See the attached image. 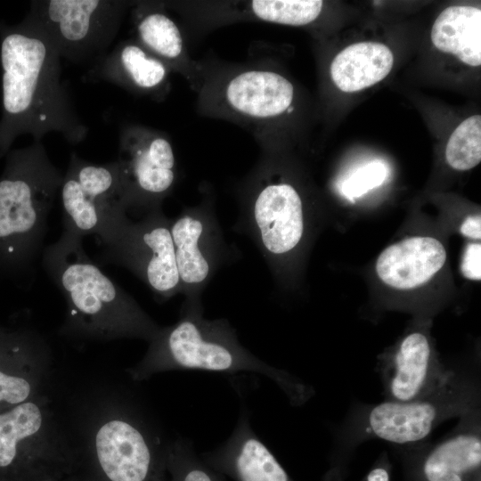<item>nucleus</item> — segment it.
I'll return each instance as SVG.
<instances>
[{
	"label": "nucleus",
	"instance_id": "1",
	"mask_svg": "<svg viewBox=\"0 0 481 481\" xmlns=\"http://www.w3.org/2000/svg\"><path fill=\"white\" fill-rule=\"evenodd\" d=\"M61 58L26 17L16 25L0 22V155L21 135L42 142L46 134L57 132L70 143L86 137L88 128L61 81Z\"/></svg>",
	"mask_w": 481,
	"mask_h": 481
},
{
	"label": "nucleus",
	"instance_id": "2",
	"mask_svg": "<svg viewBox=\"0 0 481 481\" xmlns=\"http://www.w3.org/2000/svg\"><path fill=\"white\" fill-rule=\"evenodd\" d=\"M80 409L77 432L76 477L86 481H167L169 440L131 398L101 392Z\"/></svg>",
	"mask_w": 481,
	"mask_h": 481
},
{
	"label": "nucleus",
	"instance_id": "3",
	"mask_svg": "<svg viewBox=\"0 0 481 481\" xmlns=\"http://www.w3.org/2000/svg\"><path fill=\"white\" fill-rule=\"evenodd\" d=\"M45 266L64 295L61 331L86 338L151 341L161 326L88 257L82 237L64 230L44 254Z\"/></svg>",
	"mask_w": 481,
	"mask_h": 481
},
{
	"label": "nucleus",
	"instance_id": "4",
	"mask_svg": "<svg viewBox=\"0 0 481 481\" xmlns=\"http://www.w3.org/2000/svg\"><path fill=\"white\" fill-rule=\"evenodd\" d=\"M203 314L201 299H184L179 320L161 327L143 359L127 370L132 379L141 381L173 370L246 371L270 378L293 404H301L311 395V388L300 379L267 364L241 346L227 320H208Z\"/></svg>",
	"mask_w": 481,
	"mask_h": 481
},
{
	"label": "nucleus",
	"instance_id": "5",
	"mask_svg": "<svg viewBox=\"0 0 481 481\" xmlns=\"http://www.w3.org/2000/svg\"><path fill=\"white\" fill-rule=\"evenodd\" d=\"M201 61L204 72L196 92L198 111L242 127L264 153H272L280 120L295 110L292 82L264 60L243 63Z\"/></svg>",
	"mask_w": 481,
	"mask_h": 481
},
{
	"label": "nucleus",
	"instance_id": "6",
	"mask_svg": "<svg viewBox=\"0 0 481 481\" xmlns=\"http://www.w3.org/2000/svg\"><path fill=\"white\" fill-rule=\"evenodd\" d=\"M69 428L46 394L0 412V481H46L77 475Z\"/></svg>",
	"mask_w": 481,
	"mask_h": 481
},
{
	"label": "nucleus",
	"instance_id": "7",
	"mask_svg": "<svg viewBox=\"0 0 481 481\" xmlns=\"http://www.w3.org/2000/svg\"><path fill=\"white\" fill-rule=\"evenodd\" d=\"M240 216L233 229L246 234L271 268L299 248L306 233L304 201L278 172L272 156L262 154L237 189Z\"/></svg>",
	"mask_w": 481,
	"mask_h": 481
},
{
	"label": "nucleus",
	"instance_id": "8",
	"mask_svg": "<svg viewBox=\"0 0 481 481\" xmlns=\"http://www.w3.org/2000/svg\"><path fill=\"white\" fill-rule=\"evenodd\" d=\"M477 382L454 371L430 393L407 401H384L358 412L346 424V441L378 438L395 444L423 441L443 421L480 408Z\"/></svg>",
	"mask_w": 481,
	"mask_h": 481
},
{
	"label": "nucleus",
	"instance_id": "9",
	"mask_svg": "<svg viewBox=\"0 0 481 481\" xmlns=\"http://www.w3.org/2000/svg\"><path fill=\"white\" fill-rule=\"evenodd\" d=\"M62 180L41 141L8 153L0 180V241L8 254L39 245Z\"/></svg>",
	"mask_w": 481,
	"mask_h": 481
},
{
	"label": "nucleus",
	"instance_id": "10",
	"mask_svg": "<svg viewBox=\"0 0 481 481\" xmlns=\"http://www.w3.org/2000/svg\"><path fill=\"white\" fill-rule=\"evenodd\" d=\"M118 208L98 235L108 257L143 281L161 300L181 293L171 234V219L162 208L145 213L139 221Z\"/></svg>",
	"mask_w": 481,
	"mask_h": 481
},
{
	"label": "nucleus",
	"instance_id": "11",
	"mask_svg": "<svg viewBox=\"0 0 481 481\" xmlns=\"http://www.w3.org/2000/svg\"><path fill=\"white\" fill-rule=\"evenodd\" d=\"M134 2L118 0L33 1L26 18L51 41L61 57L95 63L115 39Z\"/></svg>",
	"mask_w": 481,
	"mask_h": 481
},
{
	"label": "nucleus",
	"instance_id": "12",
	"mask_svg": "<svg viewBox=\"0 0 481 481\" xmlns=\"http://www.w3.org/2000/svg\"><path fill=\"white\" fill-rule=\"evenodd\" d=\"M126 210L147 213L160 208L177 181V163L166 134L138 125L123 126L117 160Z\"/></svg>",
	"mask_w": 481,
	"mask_h": 481
},
{
	"label": "nucleus",
	"instance_id": "13",
	"mask_svg": "<svg viewBox=\"0 0 481 481\" xmlns=\"http://www.w3.org/2000/svg\"><path fill=\"white\" fill-rule=\"evenodd\" d=\"M171 234L181 293L187 300L201 299L202 291L232 256L216 215L214 195L204 191L198 205L184 207L171 219Z\"/></svg>",
	"mask_w": 481,
	"mask_h": 481
},
{
	"label": "nucleus",
	"instance_id": "14",
	"mask_svg": "<svg viewBox=\"0 0 481 481\" xmlns=\"http://www.w3.org/2000/svg\"><path fill=\"white\" fill-rule=\"evenodd\" d=\"M168 9L200 30L242 21L306 26L321 15L320 0H251L166 2Z\"/></svg>",
	"mask_w": 481,
	"mask_h": 481
},
{
	"label": "nucleus",
	"instance_id": "15",
	"mask_svg": "<svg viewBox=\"0 0 481 481\" xmlns=\"http://www.w3.org/2000/svg\"><path fill=\"white\" fill-rule=\"evenodd\" d=\"M378 371L386 401L407 402L442 385L455 370L445 368L428 338L420 331L406 335L395 351L384 357Z\"/></svg>",
	"mask_w": 481,
	"mask_h": 481
},
{
	"label": "nucleus",
	"instance_id": "16",
	"mask_svg": "<svg viewBox=\"0 0 481 481\" xmlns=\"http://www.w3.org/2000/svg\"><path fill=\"white\" fill-rule=\"evenodd\" d=\"M50 370V350L39 335H0V412L44 394Z\"/></svg>",
	"mask_w": 481,
	"mask_h": 481
},
{
	"label": "nucleus",
	"instance_id": "17",
	"mask_svg": "<svg viewBox=\"0 0 481 481\" xmlns=\"http://www.w3.org/2000/svg\"><path fill=\"white\" fill-rule=\"evenodd\" d=\"M131 11L135 39L172 72L182 76L196 93L203 79V63L192 57L183 32L165 2L134 1Z\"/></svg>",
	"mask_w": 481,
	"mask_h": 481
},
{
	"label": "nucleus",
	"instance_id": "18",
	"mask_svg": "<svg viewBox=\"0 0 481 481\" xmlns=\"http://www.w3.org/2000/svg\"><path fill=\"white\" fill-rule=\"evenodd\" d=\"M200 457L210 468L235 481H293L253 431L244 407L226 442Z\"/></svg>",
	"mask_w": 481,
	"mask_h": 481
},
{
	"label": "nucleus",
	"instance_id": "19",
	"mask_svg": "<svg viewBox=\"0 0 481 481\" xmlns=\"http://www.w3.org/2000/svg\"><path fill=\"white\" fill-rule=\"evenodd\" d=\"M170 69L135 38L119 42L98 61L94 76L132 94L161 102L170 91Z\"/></svg>",
	"mask_w": 481,
	"mask_h": 481
},
{
	"label": "nucleus",
	"instance_id": "20",
	"mask_svg": "<svg viewBox=\"0 0 481 481\" xmlns=\"http://www.w3.org/2000/svg\"><path fill=\"white\" fill-rule=\"evenodd\" d=\"M481 465L480 408L459 418L456 428L423 458L425 481H469Z\"/></svg>",
	"mask_w": 481,
	"mask_h": 481
},
{
	"label": "nucleus",
	"instance_id": "21",
	"mask_svg": "<svg viewBox=\"0 0 481 481\" xmlns=\"http://www.w3.org/2000/svg\"><path fill=\"white\" fill-rule=\"evenodd\" d=\"M446 251L431 237H412L387 247L379 255L376 271L386 284L410 289L424 284L444 265Z\"/></svg>",
	"mask_w": 481,
	"mask_h": 481
},
{
	"label": "nucleus",
	"instance_id": "22",
	"mask_svg": "<svg viewBox=\"0 0 481 481\" xmlns=\"http://www.w3.org/2000/svg\"><path fill=\"white\" fill-rule=\"evenodd\" d=\"M393 64L394 55L387 45L360 42L346 46L334 57L330 73L339 90L353 93L383 80Z\"/></svg>",
	"mask_w": 481,
	"mask_h": 481
},
{
	"label": "nucleus",
	"instance_id": "23",
	"mask_svg": "<svg viewBox=\"0 0 481 481\" xmlns=\"http://www.w3.org/2000/svg\"><path fill=\"white\" fill-rule=\"evenodd\" d=\"M436 48L463 63L481 65V10L470 5L449 6L438 15L431 30Z\"/></svg>",
	"mask_w": 481,
	"mask_h": 481
},
{
	"label": "nucleus",
	"instance_id": "24",
	"mask_svg": "<svg viewBox=\"0 0 481 481\" xmlns=\"http://www.w3.org/2000/svg\"><path fill=\"white\" fill-rule=\"evenodd\" d=\"M60 189L64 227L80 237L99 235L112 213L119 208H125L122 204L103 203L92 199L83 192L69 171L63 175Z\"/></svg>",
	"mask_w": 481,
	"mask_h": 481
},
{
	"label": "nucleus",
	"instance_id": "25",
	"mask_svg": "<svg viewBox=\"0 0 481 481\" xmlns=\"http://www.w3.org/2000/svg\"><path fill=\"white\" fill-rule=\"evenodd\" d=\"M68 171L77 181L83 192L92 199L103 203L124 205L120 171L117 160L97 165L81 159L73 153Z\"/></svg>",
	"mask_w": 481,
	"mask_h": 481
},
{
	"label": "nucleus",
	"instance_id": "26",
	"mask_svg": "<svg viewBox=\"0 0 481 481\" xmlns=\"http://www.w3.org/2000/svg\"><path fill=\"white\" fill-rule=\"evenodd\" d=\"M170 481H225V477L198 456L192 443L183 438L170 441L166 461Z\"/></svg>",
	"mask_w": 481,
	"mask_h": 481
},
{
	"label": "nucleus",
	"instance_id": "27",
	"mask_svg": "<svg viewBox=\"0 0 481 481\" xmlns=\"http://www.w3.org/2000/svg\"><path fill=\"white\" fill-rule=\"evenodd\" d=\"M447 163L456 170L473 168L481 161V116L461 122L451 135L446 149Z\"/></svg>",
	"mask_w": 481,
	"mask_h": 481
},
{
	"label": "nucleus",
	"instance_id": "28",
	"mask_svg": "<svg viewBox=\"0 0 481 481\" xmlns=\"http://www.w3.org/2000/svg\"><path fill=\"white\" fill-rule=\"evenodd\" d=\"M387 175V167L379 161L370 162L357 168L351 175L339 183L338 189L348 200H354L379 186Z\"/></svg>",
	"mask_w": 481,
	"mask_h": 481
},
{
	"label": "nucleus",
	"instance_id": "29",
	"mask_svg": "<svg viewBox=\"0 0 481 481\" xmlns=\"http://www.w3.org/2000/svg\"><path fill=\"white\" fill-rule=\"evenodd\" d=\"M461 273L469 279L480 281L481 279V244H469L464 252L461 262Z\"/></svg>",
	"mask_w": 481,
	"mask_h": 481
},
{
	"label": "nucleus",
	"instance_id": "30",
	"mask_svg": "<svg viewBox=\"0 0 481 481\" xmlns=\"http://www.w3.org/2000/svg\"><path fill=\"white\" fill-rule=\"evenodd\" d=\"M461 232L469 238L480 240L481 238V217L479 215L469 216L461 227Z\"/></svg>",
	"mask_w": 481,
	"mask_h": 481
},
{
	"label": "nucleus",
	"instance_id": "31",
	"mask_svg": "<svg viewBox=\"0 0 481 481\" xmlns=\"http://www.w3.org/2000/svg\"><path fill=\"white\" fill-rule=\"evenodd\" d=\"M365 481H391L389 470L385 465L376 466L368 473Z\"/></svg>",
	"mask_w": 481,
	"mask_h": 481
},
{
	"label": "nucleus",
	"instance_id": "32",
	"mask_svg": "<svg viewBox=\"0 0 481 481\" xmlns=\"http://www.w3.org/2000/svg\"><path fill=\"white\" fill-rule=\"evenodd\" d=\"M46 481H72V477H70V478H66V479H61V480H59V479H50V480H46Z\"/></svg>",
	"mask_w": 481,
	"mask_h": 481
},
{
	"label": "nucleus",
	"instance_id": "33",
	"mask_svg": "<svg viewBox=\"0 0 481 481\" xmlns=\"http://www.w3.org/2000/svg\"><path fill=\"white\" fill-rule=\"evenodd\" d=\"M73 481H86V480H82V479H78V478L77 479V478H75V479H74Z\"/></svg>",
	"mask_w": 481,
	"mask_h": 481
}]
</instances>
